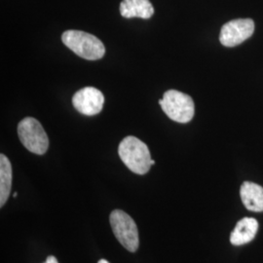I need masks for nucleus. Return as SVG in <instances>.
<instances>
[{"instance_id":"obj_1","label":"nucleus","mask_w":263,"mask_h":263,"mask_svg":"<svg viewBox=\"0 0 263 263\" xmlns=\"http://www.w3.org/2000/svg\"><path fill=\"white\" fill-rule=\"evenodd\" d=\"M118 154L127 168L137 175H145L152 166L147 145L136 137H126L119 144Z\"/></svg>"},{"instance_id":"obj_2","label":"nucleus","mask_w":263,"mask_h":263,"mask_svg":"<svg viewBox=\"0 0 263 263\" xmlns=\"http://www.w3.org/2000/svg\"><path fill=\"white\" fill-rule=\"evenodd\" d=\"M62 41L77 56L89 60H100L105 54L104 43L91 33L81 30H66L62 35Z\"/></svg>"},{"instance_id":"obj_3","label":"nucleus","mask_w":263,"mask_h":263,"mask_svg":"<svg viewBox=\"0 0 263 263\" xmlns=\"http://www.w3.org/2000/svg\"><path fill=\"white\" fill-rule=\"evenodd\" d=\"M159 104L163 111L173 121L188 123L194 116L195 107L192 98L177 90L167 91Z\"/></svg>"},{"instance_id":"obj_4","label":"nucleus","mask_w":263,"mask_h":263,"mask_svg":"<svg viewBox=\"0 0 263 263\" xmlns=\"http://www.w3.org/2000/svg\"><path fill=\"white\" fill-rule=\"evenodd\" d=\"M113 234L123 247L131 253L139 249V231L135 220L121 210H114L109 217Z\"/></svg>"},{"instance_id":"obj_5","label":"nucleus","mask_w":263,"mask_h":263,"mask_svg":"<svg viewBox=\"0 0 263 263\" xmlns=\"http://www.w3.org/2000/svg\"><path fill=\"white\" fill-rule=\"evenodd\" d=\"M18 135L23 145L31 153L43 155L49 147V139L42 125L32 117L20 121Z\"/></svg>"},{"instance_id":"obj_6","label":"nucleus","mask_w":263,"mask_h":263,"mask_svg":"<svg viewBox=\"0 0 263 263\" xmlns=\"http://www.w3.org/2000/svg\"><path fill=\"white\" fill-rule=\"evenodd\" d=\"M254 23L252 19H236L223 25L219 41L226 47H235L253 35Z\"/></svg>"},{"instance_id":"obj_7","label":"nucleus","mask_w":263,"mask_h":263,"mask_svg":"<svg viewBox=\"0 0 263 263\" xmlns=\"http://www.w3.org/2000/svg\"><path fill=\"white\" fill-rule=\"evenodd\" d=\"M72 104L78 112L87 116H93L102 111L104 107V96L97 88L85 87L74 94Z\"/></svg>"},{"instance_id":"obj_8","label":"nucleus","mask_w":263,"mask_h":263,"mask_svg":"<svg viewBox=\"0 0 263 263\" xmlns=\"http://www.w3.org/2000/svg\"><path fill=\"white\" fill-rule=\"evenodd\" d=\"M258 229V222L254 217H244L239 220L230 235L233 246H243L254 240Z\"/></svg>"},{"instance_id":"obj_9","label":"nucleus","mask_w":263,"mask_h":263,"mask_svg":"<svg viewBox=\"0 0 263 263\" xmlns=\"http://www.w3.org/2000/svg\"><path fill=\"white\" fill-rule=\"evenodd\" d=\"M241 200L251 212H263V187L251 181H245L240 189Z\"/></svg>"},{"instance_id":"obj_10","label":"nucleus","mask_w":263,"mask_h":263,"mask_svg":"<svg viewBox=\"0 0 263 263\" xmlns=\"http://www.w3.org/2000/svg\"><path fill=\"white\" fill-rule=\"evenodd\" d=\"M120 14L124 18L151 19L154 8L149 0H123L120 3Z\"/></svg>"},{"instance_id":"obj_11","label":"nucleus","mask_w":263,"mask_h":263,"mask_svg":"<svg viewBox=\"0 0 263 263\" xmlns=\"http://www.w3.org/2000/svg\"><path fill=\"white\" fill-rule=\"evenodd\" d=\"M12 187V166L9 159L4 155H0V207L7 202Z\"/></svg>"},{"instance_id":"obj_12","label":"nucleus","mask_w":263,"mask_h":263,"mask_svg":"<svg viewBox=\"0 0 263 263\" xmlns=\"http://www.w3.org/2000/svg\"><path fill=\"white\" fill-rule=\"evenodd\" d=\"M44 263H59L58 262V260H57L56 257L55 256H53V255H49L47 257V259L45 260V262Z\"/></svg>"},{"instance_id":"obj_13","label":"nucleus","mask_w":263,"mask_h":263,"mask_svg":"<svg viewBox=\"0 0 263 263\" xmlns=\"http://www.w3.org/2000/svg\"><path fill=\"white\" fill-rule=\"evenodd\" d=\"M98 263H109L108 262V261H107V260H105V259H101V260H100V261H99V262Z\"/></svg>"},{"instance_id":"obj_14","label":"nucleus","mask_w":263,"mask_h":263,"mask_svg":"<svg viewBox=\"0 0 263 263\" xmlns=\"http://www.w3.org/2000/svg\"><path fill=\"white\" fill-rule=\"evenodd\" d=\"M17 195H18V194H17V192H15V193H14V194H13V197L16 198V197H17Z\"/></svg>"}]
</instances>
